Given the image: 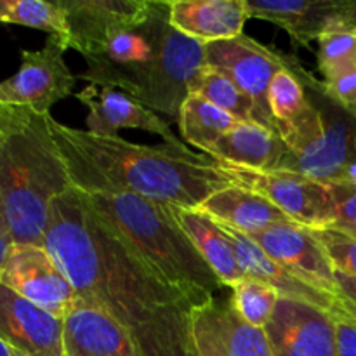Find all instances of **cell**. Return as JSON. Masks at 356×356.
Segmentation results:
<instances>
[{
  "label": "cell",
  "mask_w": 356,
  "mask_h": 356,
  "mask_svg": "<svg viewBox=\"0 0 356 356\" xmlns=\"http://www.w3.org/2000/svg\"><path fill=\"white\" fill-rule=\"evenodd\" d=\"M44 249L76 291L122 325L141 356H198L193 305L163 280L82 191L68 190L49 209Z\"/></svg>",
  "instance_id": "cell-1"
},
{
  "label": "cell",
  "mask_w": 356,
  "mask_h": 356,
  "mask_svg": "<svg viewBox=\"0 0 356 356\" xmlns=\"http://www.w3.org/2000/svg\"><path fill=\"white\" fill-rule=\"evenodd\" d=\"M51 131L75 190L87 195H138L165 205L198 209L233 181L218 160L186 145L149 146L61 124Z\"/></svg>",
  "instance_id": "cell-2"
},
{
  "label": "cell",
  "mask_w": 356,
  "mask_h": 356,
  "mask_svg": "<svg viewBox=\"0 0 356 356\" xmlns=\"http://www.w3.org/2000/svg\"><path fill=\"white\" fill-rule=\"evenodd\" d=\"M79 79L120 90L156 115L179 118L190 87L205 65V44L170 24L169 2L152 0L143 23L118 31L106 47L86 59Z\"/></svg>",
  "instance_id": "cell-3"
},
{
  "label": "cell",
  "mask_w": 356,
  "mask_h": 356,
  "mask_svg": "<svg viewBox=\"0 0 356 356\" xmlns=\"http://www.w3.org/2000/svg\"><path fill=\"white\" fill-rule=\"evenodd\" d=\"M49 120L0 104V214L19 245L44 247L51 204L73 188Z\"/></svg>",
  "instance_id": "cell-4"
},
{
  "label": "cell",
  "mask_w": 356,
  "mask_h": 356,
  "mask_svg": "<svg viewBox=\"0 0 356 356\" xmlns=\"http://www.w3.org/2000/svg\"><path fill=\"white\" fill-rule=\"evenodd\" d=\"M86 195L125 242L193 308L218 298L225 285L202 257L169 205L138 195Z\"/></svg>",
  "instance_id": "cell-5"
},
{
  "label": "cell",
  "mask_w": 356,
  "mask_h": 356,
  "mask_svg": "<svg viewBox=\"0 0 356 356\" xmlns=\"http://www.w3.org/2000/svg\"><path fill=\"white\" fill-rule=\"evenodd\" d=\"M298 63L294 56L266 47L245 33L229 40L205 44V66L228 75L252 99L256 124L275 132L277 127L268 104L270 83L278 72L292 68Z\"/></svg>",
  "instance_id": "cell-6"
},
{
  "label": "cell",
  "mask_w": 356,
  "mask_h": 356,
  "mask_svg": "<svg viewBox=\"0 0 356 356\" xmlns=\"http://www.w3.org/2000/svg\"><path fill=\"white\" fill-rule=\"evenodd\" d=\"M221 167L235 186L264 197L302 228H329L336 222V205L329 184L291 172H263L225 163Z\"/></svg>",
  "instance_id": "cell-7"
},
{
  "label": "cell",
  "mask_w": 356,
  "mask_h": 356,
  "mask_svg": "<svg viewBox=\"0 0 356 356\" xmlns=\"http://www.w3.org/2000/svg\"><path fill=\"white\" fill-rule=\"evenodd\" d=\"M68 47L58 35H49L38 51H21V66L10 79L0 82V104L26 106L37 113L66 99L75 86V75L65 61Z\"/></svg>",
  "instance_id": "cell-8"
},
{
  "label": "cell",
  "mask_w": 356,
  "mask_h": 356,
  "mask_svg": "<svg viewBox=\"0 0 356 356\" xmlns=\"http://www.w3.org/2000/svg\"><path fill=\"white\" fill-rule=\"evenodd\" d=\"M0 284L65 320L76 301V291L44 247L13 243L0 270Z\"/></svg>",
  "instance_id": "cell-9"
},
{
  "label": "cell",
  "mask_w": 356,
  "mask_h": 356,
  "mask_svg": "<svg viewBox=\"0 0 356 356\" xmlns=\"http://www.w3.org/2000/svg\"><path fill=\"white\" fill-rule=\"evenodd\" d=\"M356 117L334 103H327L325 127L312 141L289 152L277 172H291L323 184H336L356 160Z\"/></svg>",
  "instance_id": "cell-10"
},
{
  "label": "cell",
  "mask_w": 356,
  "mask_h": 356,
  "mask_svg": "<svg viewBox=\"0 0 356 356\" xmlns=\"http://www.w3.org/2000/svg\"><path fill=\"white\" fill-rule=\"evenodd\" d=\"M66 14L65 45L83 58L96 56L118 31L143 23L152 0H59Z\"/></svg>",
  "instance_id": "cell-11"
},
{
  "label": "cell",
  "mask_w": 356,
  "mask_h": 356,
  "mask_svg": "<svg viewBox=\"0 0 356 356\" xmlns=\"http://www.w3.org/2000/svg\"><path fill=\"white\" fill-rule=\"evenodd\" d=\"M264 330L273 356H337L336 318L309 302L280 298Z\"/></svg>",
  "instance_id": "cell-12"
},
{
  "label": "cell",
  "mask_w": 356,
  "mask_h": 356,
  "mask_svg": "<svg viewBox=\"0 0 356 356\" xmlns=\"http://www.w3.org/2000/svg\"><path fill=\"white\" fill-rule=\"evenodd\" d=\"M191 332L198 356H273L266 330L247 323L226 299L195 308Z\"/></svg>",
  "instance_id": "cell-13"
},
{
  "label": "cell",
  "mask_w": 356,
  "mask_h": 356,
  "mask_svg": "<svg viewBox=\"0 0 356 356\" xmlns=\"http://www.w3.org/2000/svg\"><path fill=\"white\" fill-rule=\"evenodd\" d=\"M249 17L270 21L309 47L329 30L356 28V0H245Z\"/></svg>",
  "instance_id": "cell-14"
},
{
  "label": "cell",
  "mask_w": 356,
  "mask_h": 356,
  "mask_svg": "<svg viewBox=\"0 0 356 356\" xmlns=\"http://www.w3.org/2000/svg\"><path fill=\"white\" fill-rule=\"evenodd\" d=\"M247 236L299 280L330 296H339L336 271L312 229L289 222Z\"/></svg>",
  "instance_id": "cell-15"
},
{
  "label": "cell",
  "mask_w": 356,
  "mask_h": 356,
  "mask_svg": "<svg viewBox=\"0 0 356 356\" xmlns=\"http://www.w3.org/2000/svg\"><path fill=\"white\" fill-rule=\"evenodd\" d=\"M0 341L26 356H65L63 320L0 284Z\"/></svg>",
  "instance_id": "cell-16"
},
{
  "label": "cell",
  "mask_w": 356,
  "mask_h": 356,
  "mask_svg": "<svg viewBox=\"0 0 356 356\" xmlns=\"http://www.w3.org/2000/svg\"><path fill=\"white\" fill-rule=\"evenodd\" d=\"M75 97L89 111L86 124L87 131L92 134L118 136L120 129H139L160 136L169 145H184L160 115L120 90L87 86Z\"/></svg>",
  "instance_id": "cell-17"
},
{
  "label": "cell",
  "mask_w": 356,
  "mask_h": 356,
  "mask_svg": "<svg viewBox=\"0 0 356 356\" xmlns=\"http://www.w3.org/2000/svg\"><path fill=\"white\" fill-rule=\"evenodd\" d=\"M63 346L65 356H141L124 327L80 298L63 320Z\"/></svg>",
  "instance_id": "cell-18"
},
{
  "label": "cell",
  "mask_w": 356,
  "mask_h": 356,
  "mask_svg": "<svg viewBox=\"0 0 356 356\" xmlns=\"http://www.w3.org/2000/svg\"><path fill=\"white\" fill-rule=\"evenodd\" d=\"M249 19L245 0H174L169 21L177 31L202 44L229 40L243 33Z\"/></svg>",
  "instance_id": "cell-19"
},
{
  "label": "cell",
  "mask_w": 356,
  "mask_h": 356,
  "mask_svg": "<svg viewBox=\"0 0 356 356\" xmlns=\"http://www.w3.org/2000/svg\"><path fill=\"white\" fill-rule=\"evenodd\" d=\"M218 225L221 226L222 232L226 233L229 242L235 247V252L238 256L240 266H242L245 277L271 285L280 294V298L309 302V305L318 306L325 312L334 313L337 302H339V296H330L327 292H322L318 289L312 287V285L305 284L298 277H294L291 271L285 270L282 264L271 259L249 236L229 228V226L221 225V222H218Z\"/></svg>",
  "instance_id": "cell-20"
},
{
  "label": "cell",
  "mask_w": 356,
  "mask_h": 356,
  "mask_svg": "<svg viewBox=\"0 0 356 356\" xmlns=\"http://www.w3.org/2000/svg\"><path fill=\"white\" fill-rule=\"evenodd\" d=\"M289 153L280 134L254 122H240L221 136L207 155L225 165L277 172Z\"/></svg>",
  "instance_id": "cell-21"
},
{
  "label": "cell",
  "mask_w": 356,
  "mask_h": 356,
  "mask_svg": "<svg viewBox=\"0 0 356 356\" xmlns=\"http://www.w3.org/2000/svg\"><path fill=\"white\" fill-rule=\"evenodd\" d=\"M198 211L243 235H254L277 225L292 222L270 200L235 184L211 195Z\"/></svg>",
  "instance_id": "cell-22"
},
{
  "label": "cell",
  "mask_w": 356,
  "mask_h": 356,
  "mask_svg": "<svg viewBox=\"0 0 356 356\" xmlns=\"http://www.w3.org/2000/svg\"><path fill=\"white\" fill-rule=\"evenodd\" d=\"M169 209L225 287H235L245 278L235 247L214 219L198 209L177 205H169Z\"/></svg>",
  "instance_id": "cell-23"
},
{
  "label": "cell",
  "mask_w": 356,
  "mask_h": 356,
  "mask_svg": "<svg viewBox=\"0 0 356 356\" xmlns=\"http://www.w3.org/2000/svg\"><path fill=\"white\" fill-rule=\"evenodd\" d=\"M313 80L315 76L306 72L301 63L282 70L271 80L268 104L280 138L312 110L313 97L305 86H309Z\"/></svg>",
  "instance_id": "cell-24"
},
{
  "label": "cell",
  "mask_w": 356,
  "mask_h": 356,
  "mask_svg": "<svg viewBox=\"0 0 356 356\" xmlns=\"http://www.w3.org/2000/svg\"><path fill=\"white\" fill-rule=\"evenodd\" d=\"M177 124L184 141L207 155L221 136L238 125L240 120L216 104L190 94L181 106Z\"/></svg>",
  "instance_id": "cell-25"
},
{
  "label": "cell",
  "mask_w": 356,
  "mask_h": 356,
  "mask_svg": "<svg viewBox=\"0 0 356 356\" xmlns=\"http://www.w3.org/2000/svg\"><path fill=\"white\" fill-rule=\"evenodd\" d=\"M190 94H195V96L216 104L226 113L238 118L240 122H254L256 124V111H254L252 99L228 75H225L219 70L204 65V68L200 70L197 79L191 83Z\"/></svg>",
  "instance_id": "cell-26"
},
{
  "label": "cell",
  "mask_w": 356,
  "mask_h": 356,
  "mask_svg": "<svg viewBox=\"0 0 356 356\" xmlns=\"http://www.w3.org/2000/svg\"><path fill=\"white\" fill-rule=\"evenodd\" d=\"M0 23L21 24L33 30L68 38V23L59 0H0Z\"/></svg>",
  "instance_id": "cell-27"
},
{
  "label": "cell",
  "mask_w": 356,
  "mask_h": 356,
  "mask_svg": "<svg viewBox=\"0 0 356 356\" xmlns=\"http://www.w3.org/2000/svg\"><path fill=\"white\" fill-rule=\"evenodd\" d=\"M232 305L250 325L264 329L273 316L280 294L264 282L245 277L232 287Z\"/></svg>",
  "instance_id": "cell-28"
},
{
  "label": "cell",
  "mask_w": 356,
  "mask_h": 356,
  "mask_svg": "<svg viewBox=\"0 0 356 356\" xmlns=\"http://www.w3.org/2000/svg\"><path fill=\"white\" fill-rule=\"evenodd\" d=\"M318 72L323 82L356 68V28L341 26L318 38Z\"/></svg>",
  "instance_id": "cell-29"
},
{
  "label": "cell",
  "mask_w": 356,
  "mask_h": 356,
  "mask_svg": "<svg viewBox=\"0 0 356 356\" xmlns=\"http://www.w3.org/2000/svg\"><path fill=\"white\" fill-rule=\"evenodd\" d=\"M315 238L329 257L334 271L348 277H356V238L339 228L312 229Z\"/></svg>",
  "instance_id": "cell-30"
},
{
  "label": "cell",
  "mask_w": 356,
  "mask_h": 356,
  "mask_svg": "<svg viewBox=\"0 0 356 356\" xmlns=\"http://www.w3.org/2000/svg\"><path fill=\"white\" fill-rule=\"evenodd\" d=\"M323 89L334 103L356 117V68L323 82Z\"/></svg>",
  "instance_id": "cell-31"
},
{
  "label": "cell",
  "mask_w": 356,
  "mask_h": 356,
  "mask_svg": "<svg viewBox=\"0 0 356 356\" xmlns=\"http://www.w3.org/2000/svg\"><path fill=\"white\" fill-rule=\"evenodd\" d=\"M336 205L334 226H356V188L344 184H329Z\"/></svg>",
  "instance_id": "cell-32"
},
{
  "label": "cell",
  "mask_w": 356,
  "mask_h": 356,
  "mask_svg": "<svg viewBox=\"0 0 356 356\" xmlns=\"http://www.w3.org/2000/svg\"><path fill=\"white\" fill-rule=\"evenodd\" d=\"M334 318H336L337 356H356V325L343 316H334Z\"/></svg>",
  "instance_id": "cell-33"
},
{
  "label": "cell",
  "mask_w": 356,
  "mask_h": 356,
  "mask_svg": "<svg viewBox=\"0 0 356 356\" xmlns=\"http://www.w3.org/2000/svg\"><path fill=\"white\" fill-rule=\"evenodd\" d=\"M336 284L339 298L348 302H353L356 306V277H348V275L336 273Z\"/></svg>",
  "instance_id": "cell-34"
},
{
  "label": "cell",
  "mask_w": 356,
  "mask_h": 356,
  "mask_svg": "<svg viewBox=\"0 0 356 356\" xmlns=\"http://www.w3.org/2000/svg\"><path fill=\"white\" fill-rule=\"evenodd\" d=\"M13 236H10L9 226H7L6 219L0 214V270H2L3 263H6V257L9 254L10 247H13Z\"/></svg>",
  "instance_id": "cell-35"
},
{
  "label": "cell",
  "mask_w": 356,
  "mask_h": 356,
  "mask_svg": "<svg viewBox=\"0 0 356 356\" xmlns=\"http://www.w3.org/2000/svg\"><path fill=\"white\" fill-rule=\"evenodd\" d=\"M334 316H343V318L350 320L351 323H355L356 325V306L353 302H348L344 301V299L339 298V302H337L336 309H334L332 313Z\"/></svg>",
  "instance_id": "cell-36"
},
{
  "label": "cell",
  "mask_w": 356,
  "mask_h": 356,
  "mask_svg": "<svg viewBox=\"0 0 356 356\" xmlns=\"http://www.w3.org/2000/svg\"><path fill=\"white\" fill-rule=\"evenodd\" d=\"M14 350L10 346H7L3 341H0V356H13Z\"/></svg>",
  "instance_id": "cell-37"
},
{
  "label": "cell",
  "mask_w": 356,
  "mask_h": 356,
  "mask_svg": "<svg viewBox=\"0 0 356 356\" xmlns=\"http://www.w3.org/2000/svg\"><path fill=\"white\" fill-rule=\"evenodd\" d=\"M334 228H336V226H334ZM339 229H343V232H346L348 235L355 236V238H356V226H341Z\"/></svg>",
  "instance_id": "cell-38"
},
{
  "label": "cell",
  "mask_w": 356,
  "mask_h": 356,
  "mask_svg": "<svg viewBox=\"0 0 356 356\" xmlns=\"http://www.w3.org/2000/svg\"><path fill=\"white\" fill-rule=\"evenodd\" d=\"M13 356H26V355H23V353H17V351H14V355Z\"/></svg>",
  "instance_id": "cell-39"
},
{
  "label": "cell",
  "mask_w": 356,
  "mask_h": 356,
  "mask_svg": "<svg viewBox=\"0 0 356 356\" xmlns=\"http://www.w3.org/2000/svg\"><path fill=\"white\" fill-rule=\"evenodd\" d=\"M355 145H356V139H355Z\"/></svg>",
  "instance_id": "cell-40"
}]
</instances>
